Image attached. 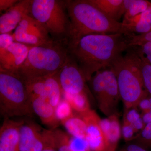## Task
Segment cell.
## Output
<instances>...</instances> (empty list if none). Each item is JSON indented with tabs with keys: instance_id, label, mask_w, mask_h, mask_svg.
<instances>
[{
	"instance_id": "1",
	"label": "cell",
	"mask_w": 151,
	"mask_h": 151,
	"mask_svg": "<svg viewBox=\"0 0 151 151\" xmlns=\"http://www.w3.org/2000/svg\"><path fill=\"white\" fill-rule=\"evenodd\" d=\"M129 48L128 37L120 33L88 35L69 43L70 54L86 81L97 71L110 68Z\"/></svg>"
},
{
	"instance_id": "2",
	"label": "cell",
	"mask_w": 151,
	"mask_h": 151,
	"mask_svg": "<svg viewBox=\"0 0 151 151\" xmlns=\"http://www.w3.org/2000/svg\"><path fill=\"white\" fill-rule=\"evenodd\" d=\"M65 7L70 22L69 42L91 34L120 33L131 36L127 25L105 15L88 0H68Z\"/></svg>"
},
{
	"instance_id": "3",
	"label": "cell",
	"mask_w": 151,
	"mask_h": 151,
	"mask_svg": "<svg viewBox=\"0 0 151 151\" xmlns=\"http://www.w3.org/2000/svg\"><path fill=\"white\" fill-rule=\"evenodd\" d=\"M120 55L110 68L116 76L121 100L126 109L137 108L143 97L148 96L144 86L140 57L137 46L132 47Z\"/></svg>"
},
{
	"instance_id": "4",
	"label": "cell",
	"mask_w": 151,
	"mask_h": 151,
	"mask_svg": "<svg viewBox=\"0 0 151 151\" xmlns=\"http://www.w3.org/2000/svg\"><path fill=\"white\" fill-rule=\"evenodd\" d=\"M69 53L67 40L53 39L44 44L32 46L17 73L24 80L56 75Z\"/></svg>"
},
{
	"instance_id": "5",
	"label": "cell",
	"mask_w": 151,
	"mask_h": 151,
	"mask_svg": "<svg viewBox=\"0 0 151 151\" xmlns=\"http://www.w3.org/2000/svg\"><path fill=\"white\" fill-rule=\"evenodd\" d=\"M0 113L4 119L33 114L25 82L17 73L0 70Z\"/></svg>"
},
{
	"instance_id": "6",
	"label": "cell",
	"mask_w": 151,
	"mask_h": 151,
	"mask_svg": "<svg viewBox=\"0 0 151 151\" xmlns=\"http://www.w3.org/2000/svg\"><path fill=\"white\" fill-rule=\"evenodd\" d=\"M30 14L43 26L53 39L69 40L70 22L65 1L31 0Z\"/></svg>"
},
{
	"instance_id": "7",
	"label": "cell",
	"mask_w": 151,
	"mask_h": 151,
	"mask_svg": "<svg viewBox=\"0 0 151 151\" xmlns=\"http://www.w3.org/2000/svg\"><path fill=\"white\" fill-rule=\"evenodd\" d=\"M90 86L101 112L107 117L118 115L121 100L117 79L108 68L96 72L90 80Z\"/></svg>"
},
{
	"instance_id": "8",
	"label": "cell",
	"mask_w": 151,
	"mask_h": 151,
	"mask_svg": "<svg viewBox=\"0 0 151 151\" xmlns=\"http://www.w3.org/2000/svg\"><path fill=\"white\" fill-rule=\"evenodd\" d=\"M12 35L14 42L31 46L44 44L53 40L43 26L30 14L23 17Z\"/></svg>"
},
{
	"instance_id": "9",
	"label": "cell",
	"mask_w": 151,
	"mask_h": 151,
	"mask_svg": "<svg viewBox=\"0 0 151 151\" xmlns=\"http://www.w3.org/2000/svg\"><path fill=\"white\" fill-rule=\"evenodd\" d=\"M24 80L30 98L42 97L56 108L62 98V90L56 74Z\"/></svg>"
},
{
	"instance_id": "10",
	"label": "cell",
	"mask_w": 151,
	"mask_h": 151,
	"mask_svg": "<svg viewBox=\"0 0 151 151\" xmlns=\"http://www.w3.org/2000/svg\"><path fill=\"white\" fill-rule=\"evenodd\" d=\"M56 76L63 93L75 94L85 92L86 80L70 53Z\"/></svg>"
},
{
	"instance_id": "11",
	"label": "cell",
	"mask_w": 151,
	"mask_h": 151,
	"mask_svg": "<svg viewBox=\"0 0 151 151\" xmlns=\"http://www.w3.org/2000/svg\"><path fill=\"white\" fill-rule=\"evenodd\" d=\"M78 114L86 123V138L89 151H110L108 141L100 126L101 119L97 113L91 109Z\"/></svg>"
},
{
	"instance_id": "12",
	"label": "cell",
	"mask_w": 151,
	"mask_h": 151,
	"mask_svg": "<svg viewBox=\"0 0 151 151\" xmlns=\"http://www.w3.org/2000/svg\"><path fill=\"white\" fill-rule=\"evenodd\" d=\"M31 47L14 42L6 50L0 51V70L17 73Z\"/></svg>"
},
{
	"instance_id": "13",
	"label": "cell",
	"mask_w": 151,
	"mask_h": 151,
	"mask_svg": "<svg viewBox=\"0 0 151 151\" xmlns=\"http://www.w3.org/2000/svg\"><path fill=\"white\" fill-rule=\"evenodd\" d=\"M31 0H20L0 17V34L15 29L23 17L30 12Z\"/></svg>"
},
{
	"instance_id": "14",
	"label": "cell",
	"mask_w": 151,
	"mask_h": 151,
	"mask_svg": "<svg viewBox=\"0 0 151 151\" xmlns=\"http://www.w3.org/2000/svg\"><path fill=\"white\" fill-rule=\"evenodd\" d=\"M24 122L4 119L0 128V151H19L20 128Z\"/></svg>"
},
{
	"instance_id": "15",
	"label": "cell",
	"mask_w": 151,
	"mask_h": 151,
	"mask_svg": "<svg viewBox=\"0 0 151 151\" xmlns=\"http://www.w3.org/2000/svg\"><path fill=\"white\" fill-rule=\"evenodd\" d=\"M33 112L38 116L42 123L50 129H57L60 122L57 118L55 108L48 100L40 97L31 98Z\"/></svg>"
},
{
	"instance_id": "16",
	"label": "cell",
	"mask_w": 151,
	"mask_h": 151,
	"mask_svg": "<svg viewBox=\"0 0 151 151\" xmlns=\"http://www.w3.org/2000/svg\"><path fill=\"white\" fill-rule=\"evenodd\" d=\"M100 126L108 141L110 151H116L122 136V127L118 115H114L101 119Z\"/></svg>"
},
{
	"instance_id": "17",
	"label": "cell",
	"mask_w": 151,
	"mask_h": 151,
	"mask_svg": "<svg viewBox=\"0 0 151 151\" xmlns=\"http://www.w3.org/2000/svg\"><path fill=\"white\" fill-rule=\"evenodd\" d=\"M109 18L119 22L124 15V0H88Z\"/></svg>"
},
{
	"instance_id": "18",
	"label": "cell",
	"mask_w": 151,
	"mask_h": 151,
	"mask_svg": "<svg viewBox=\"0 0 151 151\" xmlns=\"http://www.w3.org/2000/svg\"><path fill=\"white\" fill-rule=\"evenodd\" d=\"M43 132L50 146L55 151H73L70 145V135L58 129L47 130Z\"/></svg>"
},
{
	"instance_id": "19",
	"label": "cell",
	"mask_w": 151,
	"mask_h": 151,
	"mask_svg": "<svg viewBox=\"0 0 151 151\" xmlns=\"http://www.w3.org/2000/svg\"><path fill=\"white\" fill-rule=\"evenodd\" d=\"M42 130L34 122L24 121L20 128L19 151H27L32 141Z\"/></svg>"
},
{
	"instance_id": "20",
	"label": "cell",
	"mask_w": 151,
	"mask_h": 151,
	"mask_svg": "<svg viewBox=\"0 0 151 151\" xmlns=\"http://www.w3.org/2000/svg\"><path fill=\"white\" fill-rule=\"evenodd\" d=\"M130 31L139 35L151 31V6L142 13L133 18L126 24Z\"/></svg>"
},
{
	"instance_id": "21",
	"label": "cell",
	"mask_w": 151,
	"mask_h": 151,
	"mask_svg": "<svg viewBox=\"0 0 151 151\" xmlns=\"http://www.w3.org/2000/svg\"><path fill=\"white\" fill-rule=\"evenodd\" d=\"M151 3L146 0H124L125 13L122 23L126 24L130 20L145 12Z\"/></svg>"
},
{
	"instance_id": "22",
	"label": "cell",
	"mask_w": 151,
	"mask_h": 151,
	"mask_svg": "<svg viewBox=\"0 0 151 151\" xmlns=\"http://www.w3.org/2000/svg\"><path fill=\"white\" fill-rule=\"evenodd\" d=\"M61 124L65 128L67 133L71 136L86 138V123L78 113H75L73 116L63 121Z\"/></svg>"
},
{
	"instance_id": "23",
	"label": "cell",
	"mask_w": 151,
	"mask_h": 151,
	"mask_svg": "<svg viewBox=\"0 0 151 151\" xmlns=\"http://www.w3.org/2000/svg\"><path fill=\"white\" fill-rule=\"evenodd\" d=\"M62 96L70 103L76 113L81 114L91 110L89 100L85 92L75 94L62 92Z\"/></svg>"
},
{
	"instance_id": "24",
	"label": "cell",
	"mask_w": 151,
	"mask_h": 151,
	"mask_svg": "<svg viewBox=\"0 0 151 151\" xmlns=\"http://www.w3.org/2000/svg\"><path fill=\"white\" fill-rule=\"evenodd\" d=\"M123 120L132 126L137 134L141 132L145 126L141 113L137 108H125Z\"/></svg>"
},
{
	"instance_id": "25",
	"label": "cell",
	"mask_w": 151,
	"mask_h": 151,
	"mask_svg": "<svg viewBox=\"0 0 151 151\" xmlns=\"http://www.w3.org/2000/svg\"><path fill=\"white\" fill-rule=\"evenodd\" d=\"M149 151L151 150V122L146 124L132 141Z\"/></svg>"
},
{
	"instance_id": "26",
	"label": "cell",
	"mask_w": 151,
	"mask_h": 151,
	"mask_svg": "<svg viewBox=\"0 0 151 151\" xmlns=\"http://www.w3.org/2000/svg\"><path fill=\"white\" fill-rule=\"evenodd\" d=\"M137 47L140 57L141 71L144 86L146 92L151 96V65L139 51L137 46Z\"/></svg>"
},
{
	"instance_id": "27",
	"label": "cell",
	"mask_w": 151,
	"mask_h": 151,
	"mask_svg": "<svg viewBox=\"0 0 151 151\" xmlns=\"http://www.w3.org/2000/svg\"><path fill=\"white\" fill-rule=\"evenodd\" d=\"M55 110L57 118L60 124L75 114L70 103L63 97L55 108Z\"/></svg>"
},
{
	"instance_id": "28",
	"label": "cell",
	"mask_w": 151,
	"mask_h": 151,
	"mask_svg": "<svg viewBox=\"0 0 151 151\" xmlns=\"http://www.w3.org/2000/svg\"><path fill=\"white\" fill-rule=\"evenodd\" d=\"M43 130L32 141L27 151H43L47 147H50Z\"/></svg>"
},
{
	"instance_id": "29",
	"label": "cell",
	"mask_w": 151,
	"mask_h": 151,
	"mask_svg": "<svg viewBox=\"0 0 151 151\" xmlns=\"http://www.w3.org/2000/svg\"><path fill=\"white\" fill-rule=\"evenodd\" d=\"M128 37L130 47L139 46L144 42H151V31L144 34L137 35L134 34Z\"/></svg>"
},
{
	"instance_id": "30",
	"label": "cell",
	"mask_w": 151,
	"mask_h": 151,
	"mask_svg": "<svg viewBox=\"0 0 151 151\" xmlns=\"http://www.w3.org/2000/svg\"><path fill=\"white\" fill-rule=\"evenodd\" d=\"M137 133L132 126L123 121L122 127V134L127 142H132L134 139Z\"/></svg>"
},
{
	"instance_id": "31",
	"label": "cell",
	"mask_w": 151,
	"mask_h": 151,
	"mask_svg": "<svg viewBox=\"0 0 151 151\" xmlns=\"http://www.w3.org/2000/svg\"><path fill=\"white\" fill-rule=\"evenodd\" d=\"M14 42L13 35L10 33H3L0 34V51L6 50Z\"/></svg>"
},
{
	"instance_id": "32",
	"label": "cell",
	"mask_w": 151,
	"mask_h": 151,
	"mask_svg": "<svg viewBox=\"0 0 151 151\" xmlns=\"http://www.w3.org/2000/svg\"><path fill=\"white\" fill-rule=\"evenodd\" d=\"M137 47L140 52L151 65V42H144Z\"/></svg>"
},
{
	"instance_id": "33",
	"label": "cell",
	"mask_w": 151,
	"mask_h": 151,
	"mask_svg": "<svg viewBox=\"0 0 151 151\" xmlns=\"http://www.w3.org/2000/svg\"><path fill=\"white\" fill-rule=\"evenodd\" d=\"M119 151H149L142 147L134 142H130L125 145Z\"/></svg>"
},
{
	"instance_id": "34",
	"label": "cell",
	"mask_w": 151,
	"mask_h": 151,
	"mask_svg": "<svg viewBox=\"0 0 151 151\" xmlns=\"http://www.w3.org/2000/svg\"><path fill=\"white\" fill-rule=\"evenodd\" d=\"M19 1L18 0H0V11L6 12Z\"/></svg>"
},
{
	"instance_id": "35",
	"label": "cell",
	"mask_w": 151,
	"mask_h": 151,
	"mask_svg": "<svg viewBox=\"0 0 151 151\" xmlns=\"http://www.w3.org/2000/svg\"><path fill=\"white\" fill-rule=\"evenodd\" d=\"M141 116L145 125L151 122V110L141 113Z\"/></svg>"
},
{
	"instance_id": "36",
	"label": "cell",
	"mask_w": 151,
	"mask_h": 151,
	"mask_svg": "<svg viewBox=\"0 0 151 151\" xmlns=\"http://www.w3.org/2000/svg\"><path fill=\"white\" fill-rule=\"evenodd\" d=\"M47 151H55L53 148L51 147H48L47 148Z\"/></svg>"
},
{
	"instance_id": "37",
	"label": "cell",
	"mask_w": 151,
	"mask_h": 151,
	"mask_svg": "<svg viewBox=\"0 0 151 151\" xmlns=\"http://www.w3.org/2000/svg\"><path fill=\"white\" fill-rule=\"evenodd\" d=\"M47 147H46V148L45 149V150H44L43 151H47Z\"/></svg>"
}]
</instances>
